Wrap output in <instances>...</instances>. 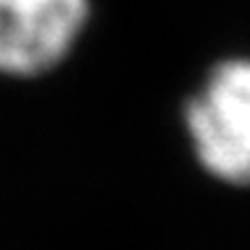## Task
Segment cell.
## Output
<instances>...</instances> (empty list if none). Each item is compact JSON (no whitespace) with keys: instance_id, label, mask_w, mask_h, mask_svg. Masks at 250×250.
<instances>
[{"instance_id":"1","label":"cell","mask_w":250,"mask_h":250,"mask_svg":"<svg viewBox=\"0 0 250 250\" xmlns=\"http://www.w3.org/2000/svg\"><path fill=\"white\" fill-rule=\"evenodd\" d=\"M187 128L202 168L237 187L250 184V59H226L189 99Z\"/></svg>"},{"instance_id":"2","label":"cell","mask_w":250,"mask_h":250,"mask_svg":"<svg viewBox=\"0 0 250 250\" xmlns=\"http://www.w3.org/2000/svg\"><path fill=\"white\" fill-rule=\"evenodd\" d=\"M88 14V0H0V72L35 77L59 67Z\"/></svg>"}]
</instances>
